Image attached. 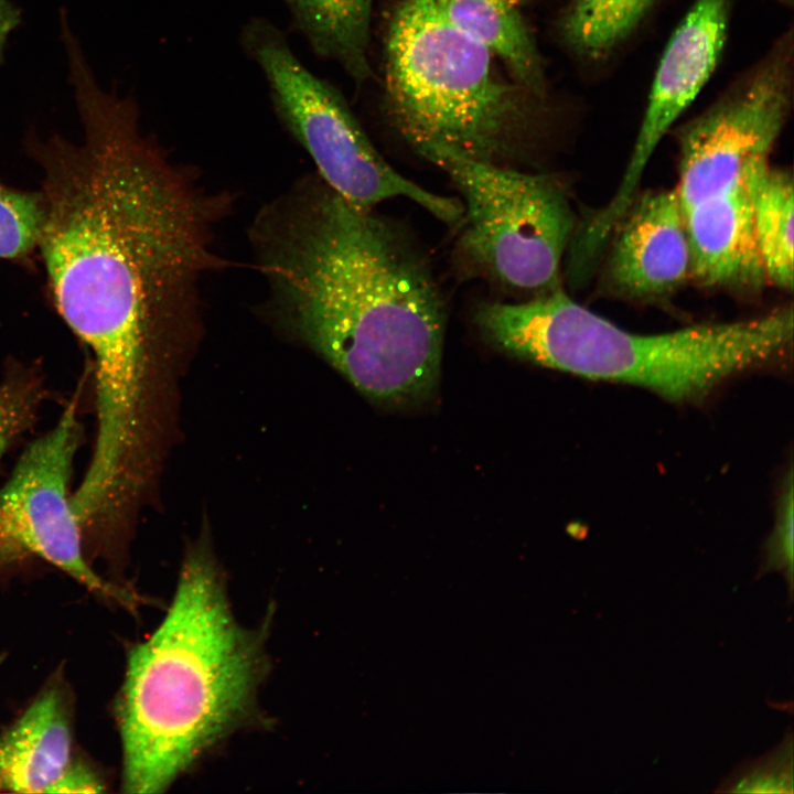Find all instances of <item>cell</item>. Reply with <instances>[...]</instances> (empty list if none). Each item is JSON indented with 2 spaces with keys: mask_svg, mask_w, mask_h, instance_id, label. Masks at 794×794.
<instances>
[{
  "mask_svg": "<svg viewBox=\"0 0 794 794\" xmlns=\"http://www.w3.org/2000/svg\"><path fill=\"white\" fill-rule=\"evenodd\" d=\"M72 83L83 141L29 142L42 171L37 248L55 308L90 354L96 427L127 437L144 419L158 333L202 309L203 279L222 265L212 243L225 203L141 135L130 98L87 69Z\"/></svg>",
  "mask_w": 794,
  "mask_h": 794,
  "instance_id": "6da1fadb",
  "label": "cell"
},
{
  "mask_svg": "<svg viewBox=\"0 0 794 794\" xmlns=\"http://www.w3.org/2000/svg\"><path fill=\"white\" fill-rule=\"evenodd\" d=\"M251 238L283 322L361 394L397 408L433 395L446 303L405 230L318 175L268 204Z\"/></svg>",
  "mask_w": 794,
  "mask_h": 794,
  "instance_id": "7a4b0ae2",
  "label": "cell"
},
{
  "mask_svg": "<svg viewBox=\"0 0 794 794\" xmlns=\"http://www.w3.org/2000/svg\"><path fill=\"white\" fill-rule=\"evenodd\" d=\"M262 639L238 624L212 557L193 549L164 620L129 653L117 701L125 792L164 790L246 721L266 672Z\"/></svg>",
  "mask_w": 794,
  "mask_h": 794,
  "instance_id": "3957f363",
  "label": "cell"
},
{
  "mask_svg": "<svg viewBox=\"0 0 794 794\" xmlns=\"http://www.w3.org/2000/svg\"><path fill=\"white\" fill-rule=\"evenodd\" d=\"M485 340L514 357L580 377L697 403L726 379L782 356L793 341L792 307L762 316L640 334L573 301L559 288L519 303L480 305Z\"/></svg>",
  "mask_w": 794,
  "mask_h": 794,
  "instance_id": "277c9868",
  "label": "cell"
},
{
  "mask_svg": "<svg viewBox=\"0 0 794 794\" xmlns=\"http://www.w3.org/2000/svg\"><path fill=\"white\" fill-rule=\"evenodd\" d=\"M492 54L450 23L436 0H403L385 44L389 117L419 154L447 149L508 167L534 139L533 97L498 77Z\"/></svg>",
  "mask_w": 794,
  "mask_h": 794,
  "instance_id": "5b68a950",
  "label": "cell"
},
{
  "mask_svg": "<svg viewBox=\"0 0 794 794\" xmlns=\"http://www.w3.org/2000/svg\"><path fill=\"white\" fill-rule=\"evenodd\" d=\"M421 157L444 171L463 196L459 246L480 271L507 287L558 289L560 268L576 228L565 186L447 149Z\"/></svg>",
  "mask_w": 794,
  "mask_h": 794,
  "instance_id": "8992f818",
  "label": "cell"
},
{
  "mask_svg": "<svg viewBox=\"0 0 794 794\" xmlns=\"http://www.w3.org/2000/svg\"><path fill=\"white\" fill-rule=\"evenodd\" d=\"M243 44L266 76L276 114L333 191L363 208L403 196L441 222H461L462 202L427 191L397 172L373 146L343 96L298 60L275 25L251 20Z\"/></svg>",
  "mask_w": 794,
  "mask_h": 794,
  "instance_id": "52a82bcc",
  "label": "cell"
},
{
  "mask_svg": "<svg viewBox=\"0 0 794 794\" xmlns=\"http://www.w3.org/2000/svg\"><path fill=\"white\" fill-rule=\"evenodd\" d=\"M81 386L55 426L31 442L0 487V569L40 558L86 588L131 607L130 592L104 580L89 565L68 484L83 440Z\"/></svg>",
  "mask_w": 794,
  "mask_h": 794,
  "instance_id": "ba28073f",
  "label": "cell"
},
{
  "mask_svg": "<svg viewBox=\"0 0 794 794\" xmlns=\"http://www.w3.org/2000/svg\"><path fill=\"white\" fill-rule=\"evenodd\" d=\"M792 36L786 35L734 88L679 133V181L685 210L759 180L785 125L792 100Z\"/></svg>",
  "mask_w": 794,
  "mask_h": 794,
  "instance_id": "9c48e42d",
  "label": "cell"
},
{
  "mask_svg": "<svg viewBox=\"0 0 794 794\" xmlns=\"http://www.w3.org/2000/svg\"><path fill=\"white\" fill-rule=\"evenodd\" d=\"M732 0H696L664 51L633 152L614 195L599 211L615 224L634 197L642 174L669 127L713 73L725 46Z\"/></svg>",
  "mask_w": 794,
  "mask_h": 794,
  "instance_id": "30bf717a",
  "label": "cell"
},
{
  "mask_svg": "<svg viewBox=\"0 0 794 794\" xmlns=\"http://www.w3.org/2000/svg\"><path fill=\"white\" fill-rule=\"evenodd\" d=\"M611 237L603 270L610 294L658 300L690 278V248L676 189L637 194Z\"/></svg>",
  "mask_w": 794,
  "mask_h": 794,
  "instance_id": "8fae6325",
  "label": "cell"
},
{
  "mask_svg": "<svg viewBox=\"0 0 794 794\" xmlns=\"http://www.w3.org/2000/svg\"><path fill=\"white\" fill-rule=\"evenodd\" d=\"M762 176L683 210L690 278L697 283L740 291L755 290L765 281L753 228V201Z\"/></svg>",
  "mask_w": 794,
  "mask_h": 794,
  "instance_id": "7c38bea8",
  "label": "cell"
},
{
  "mask_svg": "<svg viewBox=\"0 0 794 794\" xmlns=\"http://www.w3.org/2000/svg\"><path fill=\"white\" fill-rule=\"evenodd\" d=\"M74 761L69 700L52 684L0 736V791L51 793Z\"/></svg>",
  "mask_w": 794,
  "mask_h": 794,
  "instance_id": "4fadbf2b",
  "label": "cell"
},
{
  "mask_svg": "<svg viewBox=\"0 0 794 794\" xmlns=\"http://www.w3.org/2000/svg\"><path fill=\"white\" fill-rule=\"evenodd\" d=\"M443 17L501 58L518 85L545 98L543 61L530 31L511 0H436Z\"/></svg>",
  "mask_w": 794,
  "mask_h": 794,
  "instance_id": "5bb4252c",
  "label": "cell"
},
{
  "mask_svg": "<svg viewBox=\"0 0 794 794\" xmlns=\"http://www.w3.org/2000/svg\"><path fill=\"white\" fill-rule=\"evenodd\" d=\"M374 0H286L293 24L315 54L337 62L361 84L372 73L368 61Z\"/></svg>",
  "mask_w": 794,
  "mask_h": 794,
  "instance_id": "9a60e30c",
  "label": "cell"
},
{
  "mask_svg": "<svg viewBox=\"0 0 794 794\" xmlns=\"http://www.w3.org/2000/svg\"><path fill=\"white\" fill-rule=\"evenodd\" d=\"M793 178L784 170L763 174L753 201V228L765 280L793 289Z\"/></svg>",
  "mask_w": 794,
  "mask_h": 794,
  "instance_id": "2e32d148",
  "label": "cell"
},
{
  "mask_svg": "<svg viewBox=\"0 0 794 794\" xmlns=\"http://www.w3.org/2000/svg\"><path fill=\"white\" fill-rule=\"evenodd\" d=\"M655 0H575L562 22L567 43L581 55L601 58L624 41Z\"/></svg>",
  "mask_w": 794,
  "mask_h": 794,
  "instance_id": "e0dca14e",
  "label": "cell"
},
{
  "mask_svg": "<svg viewBox=\"0 0 794 794\" xmlns=\"http://www.w3.org/2000/svg\"><path fill=\"white\" fill-rule=\"evenodd\" d=\"M46 397L42 374L17 364L0 382V461L11 444L35 422Z\"/></svg>",
  "mask_w": 794,
  "mask_h": 794,
  "instance_id": "ac0fdd59",
  "label": "cell"
},
{
  "mask_svg": "<svg viewBox=\"0 0 794 794\" xmlns=\"http://www.w3.org/2000/svg\"><path fill=\"white\" fill-rule=\"evenodd\" d=\"M43 219L39 192L0 182V259L18 260L37 248Z\"/></svg>",
  "mask_w": 794,
  "mask_h": 794,
  "instance_id": "d6986e66",
  "label": "cell"
},
{
  "mask_svg": "<svg viewBox=\"0 0 794 794\" xmlns=\"http://www.w3.org/2000/svg\"><path fill=\"white\" fill-rule=\"evenodd\" d=\"M717 792L793 793L792 733L764 757L738 766Z\"/></svg>",
  "mask_w": 794,
  "mask_h": 794,
  "instance_id": "ffe728a7",
  "label": "cell"
},
{
  "mask_svg": "<svg viewBox=\"0 0 794 794\" xmlns=\"http://www.w3.org/2000/svg\"><path fill=\"white\" fill-rule=\"evenodd\" d=\"M793 475L785 480L776 507L774 528L766 540L761 573L776 571L782 573L787 586L790 599L793 592Z\"/></svg>",
  "mask_w": 794,
  "mask_h": 794,
  "instance_id": "44dd1931",
  "label": "cell"
},
{
  "mask_svg": "<svg viewBox=\"0 0 794 794\" xmlns=\"http://www.w3.org/2000/svg\"><path fill=\"white\" fill-rule=\"evenodd\" d=\"M104 791L105 784L96 771L75 759L51 793H98Z\"/></svg>",
  "mask_w": 794,
  "mask_h": 794,
  "instance_id": "7402d4cb",
  "label": "cell"
},
{
  "mask_svg": "<svg viewBox=\"0 0 794 794\" xmlns=\"http://www.w3.org/2000/svg\"><path fill=\"white\" fill-rule=\"evenodd\" d=\"M19 21V10L9 0H0V58L7 39Z\"/></svg>",
  "mask_w": 794,
  "mask_h": 794,
  "instance_id": "603a6c76",
  "label": "cell"
},
{
  "mask_svg": "<svg viewBox=\"0 0 794 794\" xmlns=\"http://www.w3.org/2000/svg\"><path fill=\"white\" fill-rule=\"evenodd\" d=\"M511 1L514 2L515 4H521L527 0H511Z\"/></svg>",
  "mask_w": 794,
  "mask_h": 794,
  "instance_id": "cb8c5ba5",
  "label": "cell"
}]
</instances>
